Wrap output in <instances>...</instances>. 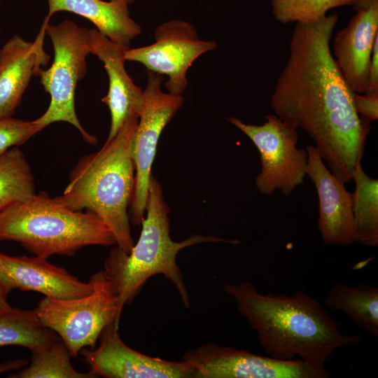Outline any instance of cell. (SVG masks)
Segmentation results:
<instances>
[{
  "instance_id": "19",
  "label": "cell",
  "mask_w": 378,
  "mask_h": 378,
  "mask_svg": "<svg viewBox=\"0 0 378 378\" xmlns=\"http://www.w3.org/2000/svg\"><path fill=\"white\" fill-rule=\"evenodd\" d=\"M325 304L335 311L344 312L368 333L378 337V288L361 284L333 285Z\"/></svg>"
},
{
  "instance_id": "15",
  "label": "cell",
  "mask_w": 378,
  "mask_h": 378,
  "mask_svg": "<svg viewBox=\"0 0 378 378\" xmlns=\"http://www.w3.org/2000/svg\"><path fill=\"white\" fill-rule=\"evenodd\" d=\"M377 37L378 1L366 9L356 10L334 38L332 56L355 93H366L369 66Z\"/></svg>"
},
{
  "instance_id": "24",
  "label": "cell",
  "mask_w": 378,
  "mask_h": 378,
  "mask_svg": "<svg viewBox=\"0 0 378 378\" xmlns=\"http://www.w3.org/2000/svg\"><path fill=\"white\" fill-rule=\"evenodd\" d=\"M274 19L280 23L317 20L334 8L352 6L353 0H270Z\"/></svg>"
},
{
  "instance_id": "3",
  "label": "cell",
  "mask_w": 378,
  "mask_h": 378,
  "mask_svg": "<svg viewBox=\"0 0 378 378\" xmlns=\"http://www.w3.org/2000/svg\"><path fill=\"white\" fill-rule=\"evenodd\" d=\"M138 120L137 113L131 114L99 150L81 157L71 171L63 193L57 197L71 210L87 209L97 215L126 253L134 245L127 209L134 188L132 146Z\"/></svg>"
},
{
  "instance_id": "13",
  "label": "cell",
  "mask_w": 378,
  "mask_h": 378,
  "mask_svg": "<svg viewBox=\"0 0 378 378\" xmlns=\"http://www.w3.org/2000/svg\"><path fill=\"white\" fill-rule=\"evenodd\" d=\"M306 174L316 187L318 198V227L325 244L348 246L356 242L353 193L347 191L326 165L315 146L307 145Z\"/></svg>"
},
{
  "instance_id": "2",
  "label": "cell",
  "mask_w": 378,
  "mask_h": 378,
  "mask_svg": "<svg viewBox=\"0 0 378 378\" xmlns=\"http://www.w3.org/2000/svg\"><path fill=\"white\" fill-rule=\"evenodd\" d=\"M237 309L255 332L268 356L300 358L325 365L339 348L362 342L359 335L340 332L337 322L316 299L300 290L293 295L262 294L250 281L225 283Z\"/></svg>"
},
{
  "instance_id": "1",
  "label": "cell",
  "mask_w": 378,
  "mask_h": 378,
  "mask_svg": "<svg viewBox=\"0 0 378 378\" xmlns=\"http://www.w3.org/2000/svg\"><path fill=\"white\" fill-rule=\"evenodd\" d=\"M337 14L296 23L289 55L270 97L274 114L315 142L318 155L343 183L364 155L370 122L360 117L330 50Z\"/></svg>"
},
{
  "instance_id": "11",
  "label": "cell",
  "mask_w": 378,
  "mask_h": 378,
  "mask_svg": "<svg viewBox=\"0 0 378 378\" xmlns=\"http://www.w3.org/2000/svg\"><path fill=\"white\" fill-rule=\"evenodd\" d=\"M217 47L215 41L199 38L195 28L181 20H170L160 24L150 45L128 48L126 61L143 64L147 71L168 76L164 83L168 92L182 94L188 86L187 71L202 55Z\"/></svg>"
},
{
  "instance_id": "16",
  "label": "cell",
  "mask_w": 378,
  "mask_h": 378,
  "mask_svg": "<svg viewBox=\"0 0 378 378\" xmlns=\"http://www.w3.org/2000/svg\"><path fill=\"white\" fill-rule=\"evenodd\" d=\"M0 273L14 289L38 292L55 299L78 298L93 290L90 281L83 282L64 268L37 255L11 256L0 253Z\"/></svg>"
},
{
  "instance_id": "7",
  "label": "cell",
  "mask_w": 378,
  "mask_h": 378,
  "mask_svg": "<svg viewBox=\"0 0 378 378\" xmlns=\"http://www.w3.org/2000/svg\"><path fill=\"white\" fill-rule=\"evenodd\" d=\"M92 292L86 296L60 300L44 297L35 308L41 323L64 342L71 357L85 347L95 348L102 331L119 326L118 296L104 271L91 275Z\"/></svg>"
},
{
  "instance_id": "27",
  "label": "cell",
  "mask_w": 378,
  "mask_h": 378,
  "mask_svg": "<svg viewBox=\"0 0 378 378\" xmlns=\"http://www.w3.org/2000/svg\"><path fill=\"white\" fill-rule=\"evenodd\" d=\"M378 92V37L376 38L370 62L368 88L365 94Z\"/></svg>"
},
{
  "instance_id": "9",
  "label": "cell",
  "mask_w": 378,
  "mask_h": 378,
  "mask_svg": "<svg viewBox=\"0 0 378 378\" xmlns=\"http://www.w3.org/2000/svg\"><path fill=\"white\" fill-rule=\"evenodd\" d=\"M147 74L132 146L135 181L130 220L134 225H141L145 218L151 168L160 136L184 102L182 94L162 90L163 76L150 71Z\"/></svg>"
},
{
  "instance_id": "22",
  "label": "cell",
  "mask_w": 378,
  "mask_h": 378,
  "mask_svg": "<svg viewBox=\"0 0 378 378\" xmlns=\"http://www.w3.org/2000/svg\"><path fill=\"white\" fill-rule=\"evenodd\" d=\"M71 355L60 338L31 351L30 364L13 378H95L92 372H80L71 365Z\"/></svg>"
},
{
  "instance_id": "29",
  "label": "cell",
  "mask_w": 378,
  "mask_h": 378,
  "mask_svg": "<svg viewBox=\"0 0 378 378\" xmlns=\"http://www.w3.org/2000/svg\"><path fill=\"white\" fill-rule=\"evenodd\" d=\"M27 364L25 359L10 360L0 364V374L11 370L21 369Z\"/></svg>"
},
{
  "instance_id": "23",
  "label": "cell",
  "mask_w": 378,
  "mask_h": 378,
  "mask_svg": "<svg viewBox=\"0 0 378 378\" xmlns=\"http://www.w3.org/2000/svg\"><path fill=\"white\" fill-rule=\"evenodd\" d=\"M34 193V176L24 153L18 147L9 149L0 158V212Z\"/></svg>"
},
{
  "instance_id": "6",
  "label": "cell",
  "mask_w": 378,
  "mask_h": 378,
  "mask_svg": "<svg viewBox=\"0 0 378 378\" xmlns=\"http://www.w3.org/2000/svg\"><path fill=\"white\" fill-rule=\"evenodd\" d=\"M88 29L65 20L58 24H46V34L52 42L54 59L51 66L39 72L40 83L50 96L46 112L35 121L43 128L55 122L72 125L89 144L97 139L80 124L75 109L77 84L86 74L87 57L90 54Z\"/></svg>"
},
{
  "instance_id": "4",
  "label": "cell",
  "mask_w": 378,
  "mask_h": 378,
  "mask_svg": "<svg viewBox=\"0 0 378 378\" xmlns=\"http://www.w3.org/2000/svg\"><path fill=\"white\" fill-rule=\"evenodd\" d=\"M169 213L162 187L151 175L146 215L136 244L129 253L116 244L113 246L104 261L103 271L114 288L121 312L124 306L131 303L139 293L147 280L157 274L163 275L173 284L184 307L190 308V295L176 261L178 253L185 248L202 243H240L236 239L202 234H192L183 241H174L170 237Z\"/></svg>"
},
{
  "instance_id": "21",
  "label": "cell",
  "mask_w": 378,
  "mask_h": 378,
  "mask_svg": "<svg viewBox=\"0 0 378 378\" xmlns=\"http://www.w3.org/2000/svg\"><path fill=\"white\" fill-rule=\"evenodd\" d=\"M57 337L41 323L35 309H0V348L15 345L33 351Z\"/></svg>"
},
{
  "instance_id": "14",
  "label": "cell",
  "mask_w": 378,
  "mask_h": 378,
  "mask_svg": "<svg viewBox=\"0 0 378 378\" xmlns=\"http://www.w3.org/2000/svg\"><path fill=\"white\" fill-rule=\"evenodd\" d=\"M49 20L45 18L34 41L15 34L0 48V117L13 115L32 76L48 64L43 43Z\"/></svg>"
},
{
  "instance_id": "8",
  "label": "cell",
  "mask_w": 378,
  "mask_h": 378,
  "mask_svg": "<svg viewBox=\"0 0 378 378\" xmlns=\"http://www.w3.org/2000/svg\"><path fill=\"white\" fill-rule=\"evenodd\" d=\"M261 125L244 122L230 116L227 121L243 132L260 153L261 171L255 179L258 190L272 195L276 190L289 196L304 183L308 155L298 148L297 130L275 114L265 116Z\"/></svg>"
},
{
  "instance_id": "5",
  "label": "cell",
  "mask_w": 378,
  "mask_h": 378,
  "mask_svg": "<svg viewBox=\"0 0 378 378\" xmlns=\"http://www.w3.org/2000/svg\"><path fill=\"white\" fill-rule=\"evenodd\" d=\"M0 241H16L34 255L46 258L74 256L88 246L116 244L113 232L97 215L71 210L46 191L0 212Z\"/></svg>"
},
{
  "instance_id": "18",
  "label": "cell",
  "mask_w": 378,
  "mask_h": 378,
  "mask_svg": "<svg viewBox=\"0 0 378 378\" xmlns=\"http://www.w3.org/2000/svg\"><path fill=\"white\" fill-rule=\"evenodd\" d=\"M48 19L57 12L67 11L90 21L96 29L111 41L130 48L141 34V27L130 15L127 0H47Z\"/></svg>"
},
{
  "instance_id": "28",
  "label": "cell",
  "mask_w": 378,
  "mask_h": 378,
  "mask_svg": "<svg viewBox=\"0 0 378 378\" xmlns=\"http://www.w3.org/2000/svg\"><path fill=\"white\" fill-rule=\"evenodd\" d=\"M13 289L4 276L0 273V309L10 306L7 298Z\"/></svg>"
},
{
  "instance_id": "26",
  "label": "cell",
  "mask_w": 378,
  "mask_h": 378,
  "mask_svg": "<svg viewBox=\"0 0 378 378\" xmlns=\"http://www.w3.org/2000/svg\"><path fill=\"white\" fill-rule=\"evenodd\" d=\"M354 106L358 114L371 122L378 118V92L371 94L355 93Z\"/></svg>"
},
{
  "instance_id": "10",
  "label": "cell",
  "mask_w": 378,
  "mask_h": 378,
  "mask_svg": "<svg viewBox=\"0 0 378 378\" xmlns=\"http://www.w3.org/2000/svg\"><path fill=\"white\" fill-rule=\"evenodd\" d=\"M183 360L195 378H329L325 365L300 358L283 360L231 346L206 343L186 351Z\"/></svg>"
},
{
  "instance_id": "30",
  "label": "cell",
  "mask_w": 378,
  "mask_h": 378,
  "mask_svg": "<svg viewBox=\"0 0 378 378\" xmlns=\"http://www.w3.org/2000/svg\"><path fill=\"white\" fill-rule=\"evenodd\" d=\"M353 7L356 10H363L369 8L378 0H353Z\"/></svg>"
},
{
  "instance_id": "12",
  "label": "cell",
  "mask_w": 378,
  "mask_h": 378,
  "mask_svg": "<svg viewBox=\"0 0 378 378\" xmlns=\"http://www.w3.org/2000/svg\"><path fill=\"white\" fill-rule=\"evenodd\" d=\"M119 326L112 323L99 336V345L80 352L97 377L195 378L191 366L184 360L171 361L140 353L121 340Z\"/></svg>"
},
{
  "instance_id": "20",
  "label": "cell",
  "mask_w": 378,
  "mask_h": 378,
  "mask_svg": "<svg viewBox=\"0 0 378 378\" xmlns=\"http://www.w3.org/2000/svg\"><path fill=\"white\" fill-rule=\"evenodd\" d=\"M353 214L356 242L369 247L378 246V180L370 177L358 162L352 174Z\"/></svg>"
},
{
  "instance_id": "17",
  "label": "cell",
  "mask_w": 378,
  "mask_h": 378,
  "mask_svg": "<svg viewBox=\"0 0 378 378\" xmlns=\"http://www.w3.org/2000/svg\"><path fill=\"white\" fill-rule=\"evenodd\" d=\"M90 54L104 64L108 78V90L102 99L109 109L111 127L106 141L111 140L128 117L139 110L143 90L134 84L125 67V54L128 48L114 43L96 29L89 30Z\"/></svg>"
},
{
  "instance_id": "25",
  "label": "cell",
  "mask_w": 378,
  "mask_h": 378,
  "mask_svg": "<svg viewBox=\"0 0 378 378\" xmlns=\"http://www.w3.org/2000/svg\"><path fill=\"white\" fill-rule=\"evenodd\" d=\"M44 129L35 120L27 121L0 117V158L9 149L18 147Z\"/></svg>"
},
{
  "instance_id": "31",
  "label": "cell",
  "mask_w": 378,
  "mask_h": 378,
  "mask_svg": "<svg viewBox=\"0 0 378 378\" xmlns=\"http://www.w3.org/2000/svg\"><path fill=\"white\" fill-rule=\"evenodd\" d=\"M134 1L135 0H127L129 4H131L134 3Z\"/></svg>"
}]
</instances>
